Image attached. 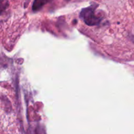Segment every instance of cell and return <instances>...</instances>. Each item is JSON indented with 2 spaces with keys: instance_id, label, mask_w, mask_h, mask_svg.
Returning a JSON list of instances; mask_svg holds the SVG:
<instances>
[{
  "instance_id": "cell-1",
  "label": "cell",
  "mask_w": 134,
  "mask_h": 134,
  "mask_svg": "<svg viewBox=\"0 0 134 134\" xmlns=\"http://www.w3.org/2000/svg\"><path fill=\"white\" fill-rule=\"evenodd\" d=\"M81 17L85 23L89 26L98 25L102 21V18L96 14V9L94 6L83 9L81 13Z\"/></svg>"
},
{
  "instance_id": "cell-2",
  "label": "cell",
  "mask_w": 134,
  "mask_h": 134,
  "mask_svg": "<svg viewBox=\"0 0 134 134\" xmlns=\"http://www.w3.org/2000/svg\"><path fill=\"white\" fill-rule=\"evenodd\" d=\"M52 0H35L34 1L32 6V9L34 11H37V10H40L45 4L47 3L50 2Z\"/></svg>"
},
{
  "instance_id": "cell-3",
  "label": "cell",
  "mask_w": 134,
  "mask_h": 134,
  "mask_svg": "<svg viewBox=\"0 0 134 134\" xmlns=\"http://www.w3.org/2000/svg\"><path fill=\"white\" fill-rule=\"evenodd\" d=\"M65 1H69V0H65Z\"/></svg>"
}]
</instances>
